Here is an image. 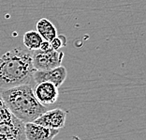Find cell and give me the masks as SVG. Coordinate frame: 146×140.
<instances>
[{
  "instance_id": "cell-1",
  "label": "cell",
  "mask_w": 146,
  "mask_h": 140,
  "mask_svg": "<svg viewBox=\"0 0 146 140\" xmlns=\"http://www.w3.org/2000/svg\"><path fill=\"white\" fill-rule=\"evenodd\" d=\"M32 53L22 47L14 48L0 56V88H9L33 84Z\"/></svg>"
},
{
  "instance_id": "cell-2",
  "label": "cell",
  "mask_w": 146,
  "mask_h": 140,
  "mask_svg": "<svg viewBox=\"0 0 146 140\" xmlns=\"http://www.w3.org/2000/svg\"><path fill=\"white\" fill-rule=\"evenodd\" d=\"M1 96L11 114L25 123L33 122L48 110L36 99L31 85L6 88L1 92Z\"/></svg>"
},
{
  "instance_id": "cell-3",
  "label": "cell",
  "mask_w": 146,
  "mask_h": 140,
  "mask_svg": "<svg viewBox=\"0 0 146 140\" xmlns=\"http://www.w3.org/2000/svg\"><path fill=\"white\" fill-rule=\"evenodd\" d=\"M64 53L59 50L49 49L47 51L36 50L32 53L33 67L36 71H48L62 64Z\"/></svg>"
},
{
  "instance_id": "cell-4",
  "label": "cell",
  "mask_w": 146,
  "mask_h": 140,
  "mask_svg": "<svg viewBox=\"0 0 146 140\" xmlns=\"http://www.w3.org/2000/svg\"><path fill=\"white\" fill-rule=\"evenodd\" d=\"M25 124L13 115L0 121V140H26Z\"/></svg>"
},
{
  "instance_id": "cell-5",
  "label": "cell",
  "mask_w": 146,
  "mask_h": 140,
  "mask_svg": "<svg viewBox=\"0 0 146 140\" xmlns=\"http://www.w3.org/2000/svg\"><path fill=\"white\" fill-rule=\"evenodd\" d=\"M67 76V69L62 65L54 69L48 70V71H36L35 70L33 73V84L35 86L40 82H50L59 88L66 81Z\"/></svg>"
},
{
  "instance_id": "cell-6",
  "label": "cell",
  "mask_w": 146,
  "mask_h": 140,
  "mask_svg": "<svg viewBox=\"0 0 146 140\" xmlns=\"http://www.w3.org/2000/svg\"><path fill=\"white\" fill-rule=\"evenodd\" d=\"M66 119H67V112L62 109L55 108L45 111L33 122L51 129L60 130L65 126Z\"/></svg>"
},
{
  "instance_id": "cell-7",
  "label": "cell",
  "mask_w": 146,
  "mask_h": 140,
  "mask_svg": "<svg viewBox=\"0 0 146 140\" xmlns=\"http://www.w3.org/2000/svg\"><path fill=\"white\" fill-rule=\"evenodd\" d=\"M33 92L39 104L44 106L54 104L59 96L58 88L50 82H40L36 84L33 88Z\"/></svg>"
},
{
  "instance_id": "cell-8",
  "label": "cell",
  "mask_w": 146,
  "mask_h": 140,
  "mask_svg": "<svg viewBox=\"0 0 146 140\" xmlns=\"http://www.w3.org/2000/svg\"><path fill=\"white\" fill-rule=\"evenodd\" d=\"M26 140H52L58 135L59 130L51 129L35 122L25 124Z\"/></svg>"
},
{
  "instance_id": "cell-9",
  "label": "cell",
  "mask_w": 146,
  "mask_h": 140,
  "mask_svg": "<svg viewBox=\"0 0 146 140\" xmlns=\"http://www.w3.org/2000/svg\"><path fill=\"white\" fill-rule=\"evenodd\" d=\"M36 32L41 36L43 41L51 42L57 36V30L54 24L48 19L42 18L36 23Z\"/></svg>"
},
{
  "instance_id": "cell-10",
  "label": "cell",
  "mask_w": 146,
  "mask_h": 140,
  "mask_svg": "<svg viewBox=\"0 0 146 140\" xmlns=\"http://www.w3.org/2000/svg\"><path fill=\"white\" fill-rule=\"evenodd\" d=\"M23 42H24V44L26 49H28L29 51H36L40 47L43 39L36 31L30 30L25 33Z\"/></svg>"
},
{
  "instance_id": "cell-11",
  "label": "cell",
  "mask_w": 146,
  "mask_h": 140,
  "mask_svg": "<svg viewBox=\"0 0 146 140\" xmlns=\"http://www.w3.org/2000/svg\"><path fill=\"white\" fill-rule=\"evenodd\" d=\"M11 116H12L11 112L9 111V107L7 106L5 101L3 100L1 96V92H0V121L8 119L11 118Z\"/></svg>"
},
{
  "instance_id": "cell-12",
  "label": "cell",
  "mask_w": 146,
  "mask_h": 140,
  "mask_svg": "<svg viewBox=\"0 0 146 140\" xmlns=\"http://www.w3.org/2000/svg\"><path fill=\"white\" fill-rule=\"evenodd\" d=\"M66 43H67V39L64 35L56 36L55 38H54L50 42L51 48L54 50H60L62 47L66 46Z\"/></svg>"
},
{
  "instance_id": "cell-13",
  "label": "cell",
  "mask_w": 146,
  "mask_h": 140,
  "mask_svg": "<svg viewBox=\"0 0 146 140\" xmlns=\"http://www.w3.org/2000/svg\"><path fill=\"white\" fill-rule=\"evenodd\" d=\"M51 49V44H50V42L47 41H43L41 42V45L39 47V50H42V51H47V50Z\"/></svg>"
}]
</instances>
